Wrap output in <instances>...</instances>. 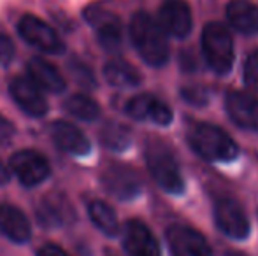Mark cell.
I'll list each match as a JSON object with an SVG mask.
<instances>
[{"mask_svg": "<svg viewBox=\"0 0 258 256\" xmlns=\"http://www.w3.org/2000/svg\"><path fill=\"white\" fill-rule=\"evenodd\" d=\"M123 246L128 256H162L158 240L141 219H130L125 223Z\"/></svg>", "mask_w": 258, "mask_h": 256, "instance_id": "cell-14", "label": "cell"}, {"mask_svg": "<svg viewBox=\"0 0 258 256\" xmlns=\"http://www.w3.org/2000/svg\"><path fill=\"white\" fill-rule=\"evenodd\" d=\"M146 165L155 183L170 195L184 192V179L176 156L163 140L151 139L146 146Z\"/></svg>", "mask_w": 258, "mask_h": 256, "instance_id": "cell-3", "label": "cell"}, {"mask_svg": "<svg viewBox=\"0 0 258 256\" xmlns=\"http://www.w3.org/2000/svg\"><path fill=\"white\" fill-rule=\"evenodd\" d=\"M130 39L139 56L151 67H162L169 62L170 49L167 34L158 20L144 11H139L130 20Z\"/></svg>", "mask_w": 258, "mask_h": 256, "instance_id": "cell-1", "label": "cell"}, {"mask_svg": "<svg viewBox=\"0 0 258 256\" xmlns=\"http://www.w3.org/2000/svg\"><path fill=\"white\" fill-rule=\"evenodd\" d=\"M100 140L105 147L112 151H123L130 146V130L118 121H107L100 130Z\"/></svg>", "mask_w": 258, "mask_h": 256, "instance_id": "cell-24", "label": "cell"}, {"mask_svg": "<svg viewBox=\"0 0 258 256\" xmlns=\"http://www.w3.org/2000/svg\"><path fill=\"white\" fill-rule=\"evenodd\" d=\"M214 221L220 232L235 240H242L249 235V219L242 205L232 197H220L214 202Z\"/></svg>", "mask_w": 258, "mask_h": 256, "instance_id": "cell-5", "label": "cell"}, {"mask_svg": "<svg viewBox=\"0 0 258 256\" xmlns=\"http://www.w3.org/2000/svg\"><path fill=\"white\" fill-rule=\"evenodd\" d=\"M14 55H16L14 42L11 41L9 35H6V34H2V32H0V65L7 67V65L14 60Z\"/></svg>", "mask_w": 258, "mask_h": 256, "instance_id": "cell-27", "label": "cell"}, {"mask_svg": "<svg viewBox=\"0 0 258 256\" xmlns=\"http://www.w3.org/2000/svg\"><path fill=\"white\" fill-rule=\"evenodd\" d=\"M244 81L249 88L258 92V49L248 56L244 65Z\"/></svg>", "mask_w": 258, "mask_h": 256, "instance_id": "cell-26", "label": "cell"}, {"mask_svg": "<svg viewBox=\"0 0 258 256\" xmlns=\"http://www.w3.org/2000/svg\"><path fill=\"white\" fill-rule=\"evenodd\" d=\"M158 23L170 37H186L194 27V16L186 0H163L158 9Z\"/></svg>", "mask_w": 258, "mask_h": 256, "instance_id": "cell-10", "label": "cell"}, {"mask_svg": "<svg viewBox=\"0 0 258 256\" xmlns=\"http://www.w3.org/2000/svg\"><path fill=\"white\" fill-rule=\"evenodd\" d=\"M225 107L237 127L258 133V99L246 92H230L225 99Z\"/></svg>", "mask_w": 258, "mask_h": 256, "instance_id": "cell-15", "label": "cell"}, {"mask_svg": "<svg viewBox=\"0 0 258 256\" xmlns=\"http://www.w3.org/2000/svg\"><path fill=\"white\" fill-rule=\"evenodd\" d=\"M14 135V125L0 114V146L7 144Z\"/></svg>", "mask_w": 258, "mask_h": 256, "instance_id": "cell-28", "label": "cell"}, {"mask_svg": "<svg viewBox=\"0 0 258 256\" xmlns=\"http://www.w3.org/2000/svg\"><path fill=\"white\" fill-rule=\"evenodd\" d=\"M51 139L53 142L65 153L76 154V156H86L92 151L88 137L72 123H67L63 120H56L51 123Z\"/></svg>", "mask_w": 258, "mask_h": 256, "instance_id": "cell-16", "label": "cell"}, {"mask_svg": "<svg viewBox=\"0 0 258 256\" xmlns=\"http://www.w3.org/2000/svg\"><path fill=\"white\" fill-rule=\"evenodd\" d=\"M9 93L16 106L32 118H42L48 113V102L41 88L30 77H14L9 84Z\"/></svg>", "mask_w": 258, "mask_h": 256, "instance_id": "cell-13", "label": "cell"}, {"mask_svg": "<svg viewBox=\"0 0 258 256\" xmlns=\"http://www.w3.org/2000/svg\"><path fill=\"white\" fill-rule=\"evenodd\" d=\"M69 72H71L72 79L78 82L79 86H83L85 90H95L97 88V79L93 70L88 67L85 62L74 58L69 62Z\"/></svg>", "mask_w": 258, "mask_h": 256, "instance_id": "cell-25", "label": "cell"}, {"mask_svg": "<svg viewBox=\"0 0 258 256\" xmlns=\"http://www.w3.org/2000/svg\"><path fill=\"white\" fill-rule=\"evenodd\" d=\"M88 214L92 218L93 225L100 230L102 233L109 237H114L119 232V223L116 218V212L112 211V207L109 204H105L102 200H93L88 205Z\"/></svg>", "mask_w": 258, "mask_h": 256, "instance_id": "cell-22", "label": "cell"}, {"mask_svg": "<svg viewBox=\"0 0 258 256\" xmlns=\"http://www.w3.org/2000/svg\"><path fill=\"white\" fill-rule=\"evenodd\" d=\"M125 111L134 120L151 121V123L162 125V127L170 125L174 120L172 109L165 102H162V100L156 99L155 95H150V93H141V95L132 97L126 102Z\"/></svg>", "mask_w": 258, "mask_h": 256, "instance_id": "cell-11", "label": "cell"}, {"mask_svg": "<svg viewBox=\"0 0 258 256\" xmlns=\"http://www.w3.org/2000/svg\"><path fill=\"white\" fill-rule=\"evenodd\" d=\"M0 232L13 242L23 244L32 237V226L21 209L13 204H0Z\"/></svg>", "mask_w": 258, "mask_h": 256, "instance_id": "cell-17", "label": "cell"}, {"mask_svg": "<svg viewBox=\"0 0 258 256\" xmlns=\"http://www.w3.org/2000/svg\"><path fill=\"white\" fill-rule=\"evenodd\" d=\"M85 18L95 28L97 41L105 51L116 53L123 44V27L118 16L100 6H92L85 11Z\"/></svg>", "mask_w": 258, "mask_h": 256, "instance_id": "cell-7", "label": "cell"}, {"mask_svg": "<svg viewBox=\"0 0 258 256\" xmlns=\"http://www.w3.org/2000/svg\"><path fill=\"white\" fill-rule=\"evenodd\" d=\"M227 20L242 35L258 34V7L248 0H234L227 6Z\"/></svg>", "mask_w": 258, "mask_h": 256, "instance_id": "cell-19", "label": "cell"}, {"mask_svg": "<svg viewBox=\"0 0 258 256\" xmlns=\"http://www.w3.org/2000/svg\"><path fill=\"white\" fill-rule=\"evenodd\" d=\"M167 240H169V247L174 256H214L206 237L191 226H169Z\"/></svg>", "mask_w": 258, "mask_h": 256, "instance_id": "cell-12", "label": "cell"}, {"mask_svg": "<svg viewBox=\"0 0 258 256\" xmlns=\"http://www.w3.org/2000/svg\"><path fill=\"white\" fill-rule=\"evenodd\" d=\"M225 256H246L244 253H241V251H227Z\"/></svg>", "mask_w": 258, "mask_h": 256, "instance_id": "cell-32", "label": "cell"}, {"mask_svg": "<svg viewBox=\"0 0 258 256\" xmlns=\"http://www.w3.org/2000/svg\"><path fill=\"white\" fill-rule=\"evenodd\" d=\"M11 172L20 179V183L28 188L44 183L51 174L48 160L34 149H21L11 156Z\"/></svg>", "mask_w": 258, "mask_h": 256, "instance_id": "cell-8", "label": "cell"}, {"mask_svg": "<svg viewBox=\"0 0 258 256\" xmlns=\"http://www.w3.org/2000/svg\"><path fill=\"white\" fill-rule=\"evenodd\" d=\"M72 216H74V211L69 200H65L63 197H56V195L46 197L37 207V219L46 228H56V226L65 225Z\"/></svg>", "mask_w": 258, "mask_h": 256, "instance_id": "cell-20", "label": "cell"}, {"mask_svg": "<svg viewBox=\"0 0 258 256\" xmlns=\"http://www.w3.org/2000/svg\"><path fill=\"white\" fill-rule=\"evenodd\" d=\"M188 142L199 156L209 161H232L239 154L234 139L213 123H195L188 132Z\"/></svg>", "mask_w": 258, "mask_h": 256, "instance_id": "cell-2", "label": "cell"}, {"mask_svg": "<svg viewBox=\"0 0 258 256\" xmlns=\"http://www.w3.org/2000/svg\"><path fill=\"white\" fill-rule=\"evenodd\" d=\"M104 77L109 84L116 88H134L141 84V74L134 65H130L125 60H109L104 65Z\"/></svg>", "mask_w": 258, "mask_h": 256, "instance_id": "cell-21", "label": "cell"}, {"mask_svg": "<svg viewBox=\"0 0 258 256\" xmlns=\"http://www.w3.org/2000/svg\"><path fill=\"white\" fill-rule=\"evenodd\" d=\"M183 95L188 102H194V104H197V106L199 104H206V95H204V92H202V88H197V92L195 93L191 88H186L183 92Z\"/></svg>", "mask_w": 258, "mask_h": 256, "instance_id": "cell-29", "label": "cell"}, {"mask_svg": "<svg viewBox=\"0 0 258 256\" xmlns=\"http://www.w3.org/2000/svg\"><path fill=\"white\" fill-rule=\"evenodd\" d=\"M18 32L30 46L44 53H49V55H60L65 49L63 41L56 34V30L34 14L21 16L20 23H18Z\"/></svg>", "mask_w": 258, "mask_h": 256, "instance_id": "cell-6", "label": "cell"}, {"mask_svg": "<svg viewBox=\"0 0 258 256\" xmlns=\"http://www.w3.org/2000/svg\"><path fill=\"white\" fill-rule=\"evenodd\" d=\"M28 77L35 82L41 90H46L49 93H61L67 88L65 77L56 67L41 56H34L27 65Z\"/></svg>", "mask_w": 258, "mask_h": 256, "instance_id": "cell-18", "label": "cell"}, {"mask_svg": "<svg viewBox=\"0 0 258 256\" xmlns=\"http://www.w3.org/2000/svg\"><path fill=\"white\" fill-rule=\"evenodd\" d=\"M65 111L69 114H72L74 118L83 121H95L100 116V106L88 95L83 93H76L67 99V102L63 104Z\"/></svg>", "mask_w": 258, "mask_h": 256, "instance_id": "cell-23", "label": "cell"}, {"mask_svg": "<svg viewBox=\"0 0 258 256\" xmlns=\"http://www.w3.org/2000/svg\"><path fill=\"white\" fill-rule=\"evenodd\" d=\"M11 179V174H9V170H7V167L6 165L0 161V185H6L7 181Z\"/></svg>", "mask_w": 258, "mask_h": 256, "instance_id": "cell-31", "label": "cell"}, {"mask_svg": "<svg viewBox=\"0 0 258 256\" xmlns=\"http://www.w3.org/2000/svg\"><path fill=\"white\" fill-rule=\"evenodd\" d=\"M37 256H69V254L61 247L54 246V244H46V246H42L39 249Z\"/></svg>", "mask_w": 258, "mask_h": 256, "instance_id": "cell-30", "label": "cell"}, {"mask_svg": "<svg viewBox=\"0 0 258 256\" xmlns=\"http://www.w3.org/2000/svg\"><path fill=\"white\" fill-rule=\"evenodd\" d=\"M202 55L207 65L216 74L225 75L234 65V41L225 25L213 21L207 23L201 37Z\"/></svg>", "mask_w": 258, "mask_h": 256, "instance_id": "cell-4", "label": "cell"}, {"mask_svg": "<svg viewBox=\"0 0 258 256\" xmlns=\"http://www.w3.org/2000/svg\"><path fill=\"white\" fill-rule=\"evenodd\" d=\"M102 186L107 193L119 200H132L141 193V178L132 167L125 163H111L100 176Z\"/></svg>", "mask_w": 258, "mask_h": 256, "instance_id": "cell-9", "label": "cell"}]
</instances>
